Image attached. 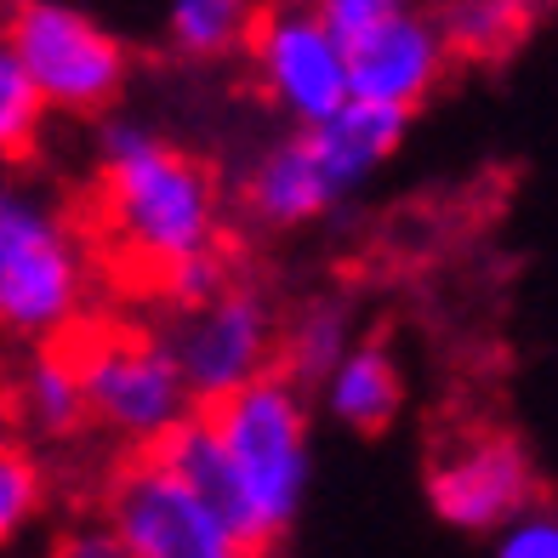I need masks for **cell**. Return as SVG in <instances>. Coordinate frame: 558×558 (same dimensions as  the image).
I'll return each instance as SVG.
<instances>
[{
    "mask_svg": "<svg viewBox=\"0 0 558 558\" xmlns=\"http://www.w3.org/2000/svg\"><path fill=\"white\" fill-rule=\"evenodd\" d=\"M104 524L114 530L125 558H263L155 450H137L114 473L104 496Z\"/></svg>",
    "mask_w": 558,
    "mask_h": 558,
    "instance_id": "obj_6",
    "label": "cell"
},
{
    "mask_svg": "<svg viewBox=\"0 0 558 558\" xmlns=\"http://www.w3.org/2000/svg\"><path fill=\"white\" fill-rule=\"evenodd\" d=\"M268 0H166V46L183 63H228L245 52Z\"/></svg>",
    "mask_w": 558,
    "mask_h": 558,
    "instance_id": "obj_14",
    "label": "cell"
},
{
    "mask_svg": "<svg viewBox=\"0 0 558 558\" xmlns=\"http://www.w3.org/2000/svg\"><path fill=\"white\" fill-rule=\"evenodd\" d=\"M46 120L52 114H46L40 92L29 86V74H23L7 29H0V166L35 160V148L46 137Z\"/></svg>",
    "mask_w": 558,
    "mask_h": 558,
    "instance_id": "obj_18",
    "label": "cell"
},
{
    "mask_svg": "<svg viewBox=\"0 0 558 558\" xmlns=\"http://www.w3.org/2000/svg\"><path fill=\"white\" fill-rule=\"evenodd\" d=\"M0 29L29 86L40 92L46 114L97 120L132 86V46L74 0H17Z\"/></svg>",
    "mask_w": 558,
    "mask_h": 558,
    "instance_id": "obj_5",
    "label": "cell"
},
{
    "mask_svg": "<svg viewBox=\"0 0 558 558\" xmlns=\"http://www.w3.org/2000/svg\"><path fill=\"white\" fill-rule=\"evenodd\" d=\"M0 558H12V553H0Z\"/></svg>",
    "mask_w": 558,
    "mask_h": 558,
    "instance_id": "obj_25",
    "label": "cell"
},
{
    "mask_svg": "<svg viewBox=\"0 0 558 558\" xmlns=\"http://www.w3.org/2000/svg\"><path fill=\"white\" fill-rule=\"evenodd\" d=\"M325 416L353 439H383L404 416V365L383 337H353L331 376L314 388Z\"/></svg>",
    "mask_w": 558,
    "mask_h": 558,
    "instance_id": "obj_13",
    "label": "cell"
},
{
    "mask_svg": "<svg viewBox=\"0 0 558 558\" xmlns=\"http://www.w3.org/2000/svg\"><path fill=\"white\" fill-rule=\"evenodd\" d=\"M222 456V507L251 553H274L308 507L314 485V411L286 371H263L245 388L199 404Z\"/></svg>",
    "mask_w": 558,
    "mask_h": 558,
    "instance_id": "obj_2",
    "label": "cell"
},
{
    "mask_svg": "<svg viewBox=\"0 0 558 558\" xmlns=\"http://www.w3.org/2000/svg\"><path fill=\"white\" fill-rule=\"evenodd\" d=\"M404 7H416V0H314V12L331 23V35L348 46L353 35H365V29H376V23H388L393 12H404Z\"/></svg>",
    "mask_w": 558,
    "mask_h": 558,
    "instance_id": "obj_21",
    "label": "cell"
},
{
    "mask_svg": "<svg viewBox=\"0 0 558 558\" xmlns=\"http://www.w3.org/2000/svg\"><path fill=\"white\" fill-rule=\"evenodd\" d=\"M450 63L456 58L445 46L439 17L422 12V7H404L388 23H376V29L348 40V92L416 114L427 97L445 86Z\"/></svg>",
    "mask_w": 558,
    "mask_h": 558,
    "instance_id": "obj_10",
    "label": "cell"
},
{
    "mask_svg": "<svg viewBox=\"0 0 558 558\" xmlns=\"http://www.w3.org/2000/svg\"><path fill=\"white\" fill-rule=\"evenodd\" d=\"M166 348L194 404H211L222 393L245 388L251 376L274 371V348H279V314L263 286L228 279L217 296H206L199 308H177L166 325Z\"/></svg>",
    "mask_w": 558,
    "mask_h": 558,
    "instance_id": "obj_7",
    "label": "cell"
},
{
    "mask_svg": "<svg viewBox=\"0 0 558 558\" xmlns=\"http://www.w3.org/2000/svg\"><path fill=\"white\" fill-rule=\"evenodd\" d=\"M228 279H234V257H228V245H217V251H199V257L166 268L155 286H148V296L166 302V314H177V308H199V302L217 296Z\"/></svg>",
    "mask_w": 558,
    "mask_h": 558,
    "instance_id": "obj_19",
    "label": "cell"
},
{
    "mask_svg": "<svg viewBox=\"0 0 558 558\" xmlns=\"http://www.w3.org/2000/svg\"><path fill=\"white\" fill-rule=\"evenodd\" d=\"M52 558H125V553H120L109 524H86V530H69Z\"/></svg>",
    "mask_w": 558,
    "mask_h": 558,
    "instance_id": "obj_22",
    "label": "cell"
},
{
    "mask_svg": "<svg viewBox=\"0 0 558 558\" xmlns=\"http://www.w3.org/2000/svg\"><path fill=\"white\" fill-rule=\"evenodd\" d=\"M353 342V308L342 296H314L279 325V348H274V371H286L302 393H314L331 365Z\"/></svg>",
    "mask_w": 558,
    "mask_h": 558,
    "instance_id": "obj_15",
    "label": "cell"
},
{
    "mask_svg": "<svg viewBox=\"0 0 558 558\" xmlns=\"http://www.w3.org/2000/svg\"><path fill=\"white\" fill-rule=\"evenodd\" d=\"M0 422H12L17 439L29 445H69L86 434L92 416H86V388H81L69 342H35L23 348V360H12L7 416Z\"/></svg>",
    "mask_w": 558,
    "mask_h": 558,
    "instance_id": "obj_12",
    "label": "cell"
},
{
    "mask_svg": "<svg viewBox=\"0 0 558 558\" xmlns=\"http://www.w3.org/2000/svg\"><path fill=\"white\" fill-rule=\"evenodd\" d=\"M286 7H314V0H286Z\"/></svg>",
    "mask_w": 558,
    "mask_h": 558,
    "instance_id": "obj_24",
    "label": "cell"
},
{
    "mask_svg": "<svg viewBox=\"0 0 558 558\" xmlns=\"http://www.w3.org/2000/svg\"><path fill=\"white\" fill-rule=\"evenodd\" d=\"M342 206H348V194L337 189L331 166L319 160V148L302 125H291V137L268 143L240 177V211L263 234H296V228L325 222Z\"/></svg>",
    "mask_w": 558,
    "mask_h": 558,
    "instance_id": "obj_11",
    "label": "cell"
},
{
    "mask_svg": "<svg viewBox=\"0 0 558 558\" xmlns=\"http://www.w3.org/2000/svg\"><path fill=\"white\" fill-rule=\"evenodd\" d=\"M97 234L114 251V263L148 291L166 268L217 251L222 240V183L217 171L166 143L148 120L97 114Z\"/></svg>",
    "mask_w": 558,
    "mask_h": 558,
    "instance_id": "obj_1",
    "label": "cell"
},
{
    "mask_svg": "<svg viewBox=\"0 0 558 558\" xmlns=\"http://www.w3.org/2000/svg\"><path fill=\"white\" fill-rule=\"evenodd\" d=\"M86 388V416L125 450H155L189 411H199L160 331L81 319L63 337Z\"/></svg>",
    "mask_w": 558,
    "mask_h": 558,
    "instance_id": "obj_4",
    "label": "cell"
},
{
    "mask_svg": "<svg viewBox=\"0 0 558 558\" xmlns=\"http://www.w3.org/2000/svg\"><path fill=\"white\" fill-rule=\"evenodd\" d=\"M490 558H558V507L530 501L524 513H513L490 536Z\"/></svg>",
    "mask_w": 558,
    "mask_h": 558,
    "instance_id": "obj_20",
    "label": "cell"
},
{
    "mask_svg": "<svg viewBox=\"0 0 558 558\" xmlns=\"http://www.w3.org/2000/svg\"><path fill=\"white\" fill-rule=\"evenodd\" d=\"M240 58L251 63L257 97L274 114H286L291 125H314L353 97L348 92V46L331 35V23L314 7L268 0V12L257 17Z\"/></svg>",
    "mask_w": 558,
    "mask_h": 558,
    "instance_id": "obj_8",
    "label": "cell"
},
{
    "mask_svg": "<svg viewBox=\"0 0 558 558\" xmlns=\"http://www.w3.org/2000/svg\"><path fill=\"white\" fill-rule=\"evenodd\" d=\"M434 17L456 63H501L530 35V0H450Z\"/></svg>",
    "mask_w": 558,
    "mask_h": 558,
    "instance_id": "obj_16",
    "label": "cell"
},
{
    "mask_svg": "<svg viewBox=\"0 0 558 558\" xmlns=\"http://www.w3.org/2000/svg\"><path fill=\"white\" fill-rule=\"evenodd\" d=\"M97 291V251L86 222L63 199L0 171V342L35 348L63 342L92 314Z\"/></svg>",
    "mask_w": 558,
    "mask_h": 558,
    "instance_id": "obj_3",
    "label": "cell"
},
{
    "mask_svg": "<svg viewBox=\"0 0 558 558\" xmlns=\"http://www.w3.org/2000/svg\"><path fill=\"white\" fill-rule=\"evenodd\" d=\"M46 501H52V478L35 445L0 434V553H12L46 519Z\"/></svg>",
    "mask_w": 558,
    "mask_h": 558,
    "instance_id": "obj_17",
    "label": "cell"
},
{
    "mask_svg": "<svg viewBox=\"0 0 558 558\" xmlns=\"http://www.w3.org/2000/svg\"><path fill=\"white\" fill-rule=\"evenodd\" d=\"M427 507L445 530L462 536H496V530L524 513L530 501H542V468L524 450V439L501 434V427H478V434L450 439L434 468L422 478Z\"/></svg>",
    "mask_w": 558,
    "mask_h": 558,
    "instance_id": "obj_9",
    "label": "cell"
},
{
    "mask_svg": "<svg viewBox=\"0 0 558 558\" xmlns=\"http://www.w3.org/2000/svg\"><path fill=\"white\" fill-rule=\"evenodd\" d=\"M7 376H12V342H0V416H7Z\"/></svg>",
    "mask_w": 558,
    "mask_h": 558,
    "instance_id": "obj_23",
    "label": "cell"
}]
</instances>
